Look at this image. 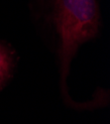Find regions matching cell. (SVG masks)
<instances>
[{"mask_svg": "<svg viewBox=\"0 0 110 124\" xmlns=\"http://www.w3.org/2000/svg\"><path fill=\"white\" fill-rule=\"evenodd\" d=\"M97 0H55L53 22L59 36V59L63 93L69 99L66 78L79 46L96 37L99 31Z\"/></svg>", "mask_w": 110, "mask_h": 124, "instance_id": "6da1fadb", "label": "cell"}, {"mask_svg": "<svg viewBox=\"0 0 110 124\" xmlns=\"http://www.w3.org/2000/svg\"><path fill=\"white\" fill-rule=\"evenodd\" d=\"M16 65V55L9 45L0 41V90L12 78Z\"/></svg>", "mask_w": 110, "mask_h": 124, "instance_id": "7a4b0ae2", "label": "cell"}]
</instances>
